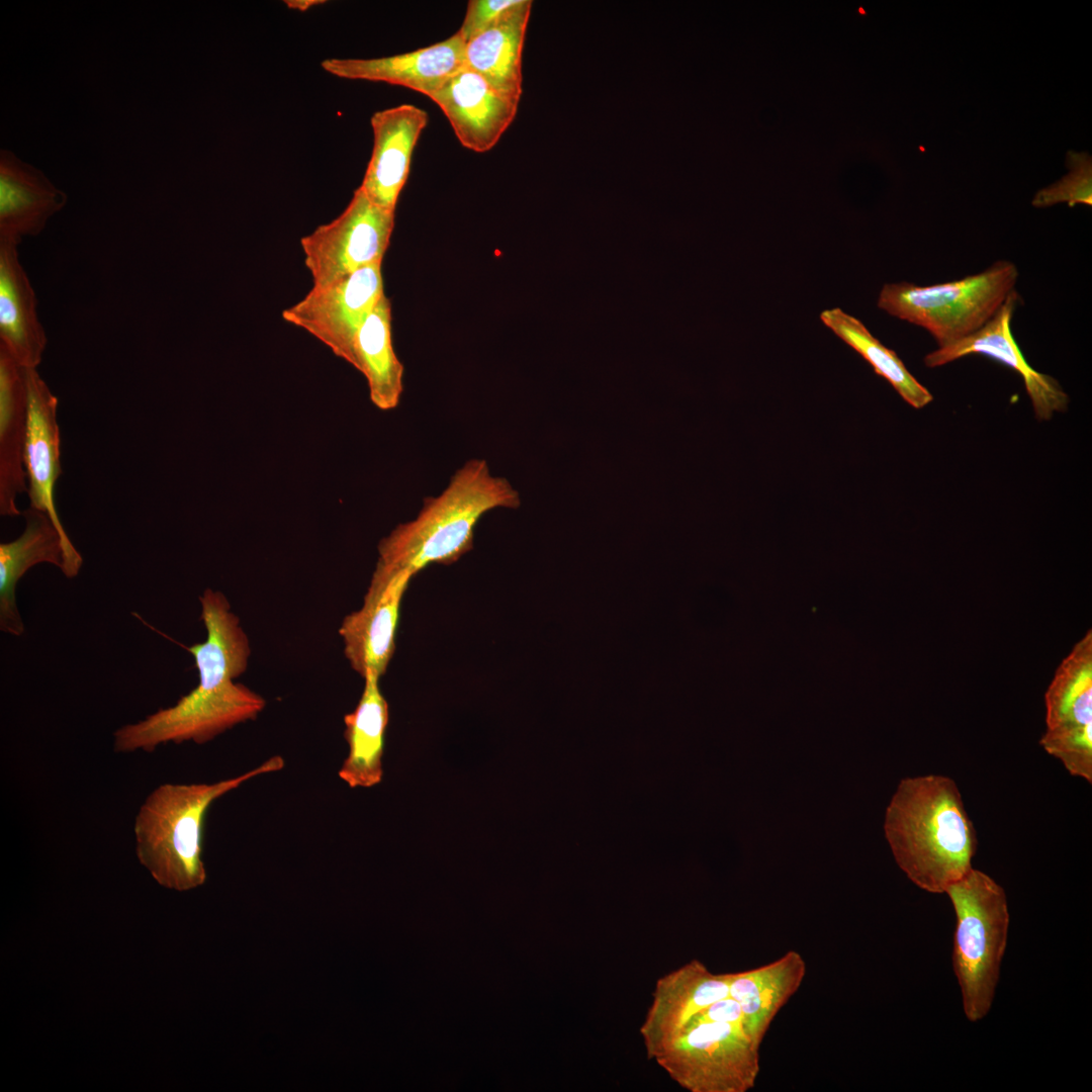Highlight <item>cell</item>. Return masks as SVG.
<instances>
[{"instance_id":"20","label":"cell","mask_w":1092,"mask_h":1092,"mask_svg":"<svg viewBox=\"0 0 1092 1092\" xmlns=\"http://www.w3.org/2000/svg\"><path fill=\"white\" fill-rule=\"evenodd\" d=\"M27 411L26 368L0 346V514L5 517L21 514L16 500L27 491Z\"/></svg>"},{"instance_id":"5","label":"cell","mask_w":1092,"mask_h":1092,"mask_svg":"<svg viewBox=\"0 0 1092 1092\" xmlns=\"http://www.w3.org/2000/svg\"><path fill=\"white\" fill-rule=\"evenodd\" d=\"M1018 269L997 261L986 270L962 279L920 286L887 283L877 305L887 313L926 330L938 347L979 330L1015 290Z\"/></svg>"},{"instance_id":"8","label":"cell","mask_w":1092,"mask_h":1092,"mask_svg":"<svg viewBox=\"0 0 1092 1092\" xmlns=\"http://www.w3.org/2000/svg\"><path fill=\"white\" fill-rule=\"evenodd\" d=\"M395 211L372 203L358 187L344 211L300 240L313 287L328 286L366 266L382 262Z\"/></svg>"},{"instance_id":"4","label":"cell","mask_w":1092,"mask_h":1092,"mask_svg":"<svg viewBox=\"0 0 1092 1092\" xmlns=\"http://www.w3.org/2000/svg\"><path fill=\"white\" fill-rule=\"evenodd\" d=\"M957 923L952 967L966 1017L977 1022L992 1007L1006 949L1009 912L1004 889L974 868L945 892Z\"/></svg>"},{"instance_id":"17","label":"cell","mask_w":1092,"mask_h":1092,"mask_svg":"<svg viewBox=\"0 0 1092 1092\" xmlns=\"http://www.w3.org/2000/svg\"><path fill=\"white\" fill-rule=\"evenodd\" d=\"M464 48L456 31L445 40L413 52L374 59H327L321 66L339 78L385 82L429 97L465 67Z\"/></svg>"},{"instance_id":"2","label":"cell","mask_w":1092,"mask_h":1092,"mask_svg":"<svg viewBox=\"0 0 1092 1092\" xmlns=\"http://www.w3.org/2000/svg\"><path fill=\"white\" fill-rule=\"evenodd\" d=\"M519 505L506 478L493 476L485 460L471 459L441 494L425 498L415 520L380 541L376 569L413 577L430 564H452L472 549L474 528L485 513Z\"/></svg>"},{"instance_id":"18","label":"cell","mask_w":1092,"mask_h":1092,"mask_svg":"<svg viewBox=\"0 0 1092 1092\" xmlns=\"http://www.w3.org/2000/svg\"><path fill=\"white\" fill-rule=\"evenodd\" d=\"M68 197L37 168L8 150L0 152V242L18 246L37 236Z\"/></svg>"},{"instance_id":"11","label":"cell","mask_w":1092,"mask_h":1092,"mask_svg":"<svg viewBox=\"0 0 1092 1092\" xmlns=\"http://www.w3.org/2000/svg\"><path fill=\"white\" fill-rule=\"evenodd\" d=\"M28 411L24 466L29 507L50 516L61 534L68 578L76 577L83 558L63 527L55 504V486L62 474L61 437L57 421L58 398L36 369H26Z\"/></svg>"},{"instance_id":"26","label":"cell","mask_w":1092,"mask_h":1092,"mask_svg":"<svg viewBox=\"0 0 1092 1092\" xmlns=\"http://www.w3.org/2000/svg\"><path fill=\"white\" fill-rule=\"evenodd\" d=\"M355 368L366 377L372 403L382 411L397 406L403 390V365L391 340V303L382 294L355 341Z\"/></svg>"},{"instance_id":"21","label":"cell","mask_w":1092,"mask_h":1092,"mask_svg":"<svg viewBox=\"0 0 1092 1092\" xmlns=\"http://www.w3.org/2000/svg\"><path fill=\"white\" fill-rule=\"evenodd\" d=\"M807 966L803 956L789 950L779 959L742 972L730 973L729 996L743 1016V1029L760 1048L772 1020L801 987Z\"/></svg>"},{"instance_id":"3","label":"cell","mask_w":1092,"mask_h":1092,"mask_svg":"<svg viewBox=\"0 0 1092 1092\" xmlns=\"http://www.w3.org/2000/svg\"><path fill=\"white\" fill-rule=\"evenodd\" d=\"M274 755L238 777L215 783L171 784L155 788L138 810L133 823L135 853L164 888L189 891L204 884L202 831L211 804L256 777L284 767Z\"/></svg>"},{"instance_id":"12","label":"cell","mask_w":1092,"mask_h":1092,"mask_svg":"<svg viewBox=\"0 0 1092 1092\" xmlns=\"http://www.w3.org/2000/svg\"><path fill=\"white\" fill-rule=\"evenodd\" d=\"M1018 298L1015 289L984 326L954 343L928 353L924 363L929 368H935L974 354L993 358L1022 377L1035 417L1039 421H1046L1055 413L1067 410L1069 396L1057 379L1030 367L1016 344L1011 332V320Z\"/></svg>"},{"instance_id":"30","label":"cell","mask_w":1092,"mask_h":1092,"mask_svg":"<svg viewBox=\"0 0 1092 1092\" xmlns=\"http://www.w3.org/2000/svg\"><path fill=\"white\" fill-rule=\"evenodd\" d=\"M702 1021L724 1022L741 1025L743 1027V1016L740 1005L730 996L720 999L709 1005L700 1014L696 1015L690 1021L689 1025Z\"/></svg>"},{"instance_id":"9","label":"cell","mask_w":1092,"mask_h":1092,"mask_svg":"<svg viewBox=\"0 0 1092 1092\" xmlns=\"http://www.w3.org/2000/svg\"><path fill=\"white\" fill-rule=\"evenodd\" d=\"M1040 745L1073 776L1092 781V632L1058 666L1045 695Z\"/></svg>"},{"instance_id":"25","label":"cell","mask_w":1092,"mask_h":1092,"mask_svg":"<svg viewBox=\"0 0 1092 1092\" xmlns=\"http://www.w3.org/2000/svg\"><path fill=\"white\" fill-rule=\"evenodd\" d=\"M379 677L367 673L364 689L355 710L344 717V737L349 752L339 769V777L350 788H371L383 777L384 735L389 719L388 704Z\"/></svg>"},{"instance_id":"23","label":"cell","mask_w":1092,"mask_h":1092,"mask_svg":"<svg viewBox=\"0 0 1092 1092\" xmlns=\"http://www.w3.org/2000/svg\"><path fill=\"white\" fill-rule=\"evenodd\" d=\"M532 1L518 4L489 27L465 42V68L479 74L500 93L520 100L522 53Z\"/></svg>"},{"instance_id":"22","label":"cell","mask_w":1092,"mask_h":1092,"mask_svg":"<svg viewBox=\"0 0 1092 1092\" xmlns=\"http://www.w3.org/2000/svg\"><path fill=\"white\" fill-rule=\"evenodd\" d=\"M22 515L23 533L0 544V630L13 636L24 632L16 604L17 582L36 564L49 563L61 571L65 565L62 537L50 516L30 507Z\"/></svg>"},{"instance_id":"15","label":"cell","mask_w":1092,"mask_h":1092,"mask_svg":"<svg viewBox=\"0 0 1092 1092\" xmlns=\"http://www.w3.org/2000/svg\"><path fill=\"white\" fill-rule=\"evenodd\" d=\"M429 98L441 108L461 145L476 153H485L497 144L513 122L520 101L465 67Z\"/></svg>"},{"instance_id":"14","label":"cell","mask_w":1092,"mask_h":1092,"mask_svg":"<svg viewBox=\"0 0 1092 1092\" xmlns=\"http://www.w3.org/2000/svg\"><path fill=\"white\" fill-rule=\"evenodd\" d=\"M411 578L375 568L362 607L347 615L339 628L345 657L362 677L381 676L387 669L395 650L400 602Z\"/></svg>"},{"instance_id":"31","label":"cell","mask_w":1092,"mask_h":1092,"mask_svg":"<svg viewBox=\"0 0 1092 1092\" xmlns=\"http://www.w3.org/2000/svg\"><path fill=\"white\" fill-rule=\"evenodd\" d=\"M323 0H288L285 1L286 5L295 10L305 11L314 5L324 3Z\"/></svg>"},{"instance_id":"28","label":"cell","mask_w":1092,"mask_h":1092,"mask_svg":"<svg viewBox=\"0 0 1092 1092\" xmlns=\"http://www.w3.org/2000/svg\"><path fill=\"white\" fill-rule=\"evenodd\" d=\"M1066 165L1069 173L1061 180L1038 190L1031 204L1034 207H1050L1058 203L1067 202L1073 207L1076 204L1092 205V159L1086 152L1069 151Z\"/></svg>"},{"instance_id":"6","label":"cell","mask_w":1092,"mask_h":1092,"mask_svg":"<svg viewBox=\"0 0 1092 1092\" xmlns=\"http://www.w3.org/2000/svg\"><path fill=\"white\" fill-rule=\"evenodd\" d=\"M265 706V699L243 684L198 682L175 705L117 728L113 749L119 753L152 752L170 742L203 744L238 724L256 719Z\"/></svg>"},{"instance_id":"16","label":"cell","mask_w":1092,"mask_h":1092,"mask_svg":"<svg viewBox=\"0 0 1092 1092\" xmlns=\"http://www.w3.org/2000/svg\"><path fill=\"white\" fill-rule=\"evenodd\" d=\"M428 113L413 104L376 111L371 116L373 150L359 188L375 205L395 211Z\"/></svg>"},{"instance_id":"24","label":"cell","mask_w":1092,"mask_h":1092,"mask_svg":"<svg viewBox=\"0 0 1092 1092\" xmlns=\"http://www.w3.org/2000/svg\"><path fill=\"white\" fill-rule=\"evenodd\" d=\"M199 602L206 638L184 648L194 659L200 681L234 680L248 667L251 654L248 636L221 592L206 588Z\"/></svg>"},{"instance_id":"29","label":"cell","mask_w":1092,"mask_h":1092,"mask_svg":"<svg viewBox=\"0 0 1092 1092\" xmlns=\"http://www.w3.org/2000/svg\"><path fill=\"white\" fill-rule=\"evenodd\" d=\"M519 0H470L458 33L464 42L496 22Z\"/></svg>"},{"instance_id":"7","label":"cell","mask_w":1092,"mask_h":1092,"mask_svg":"<svg viewBox=\"0 0 1092 1092\" xmlns=\"http://www.w3.org/2000/svg\"><path fill=\"white\" fill-rule=\"evenodd\" d=\"M654 1060L690 1092H747L760 1071L759 1046L724 1022L690 1024Z\"/></svg>"},{"instance_id":"1","label":"cell","mask_w":1092,"mask_h":1092,"mask_svg":"<svg viewBox=\"0 0 1092 1092\" xmlns=\"http://www.w3.org/2000/svg\"><path fill=\"white\" fill-rule=\"evenodd\" d=\"M884 829L900 869L926 892L944 893L973 869L976 831L950 778L902 780L887 808Z\"/></svg>"},{"instance_id":"27","label":"cell","mask_w":1092,"mask_h":1092,"mask_svg":"<svg viewBox=\"0 0 1092 1092\" xmlns=\"http://www.w3.org/2000/svg\"><path fill=\"white\" fill-rule=\"evenodd\" d=\"M822 323L856 351L911 406L921 408L932 401L931 392L906 368L897 354L874 337L858 318L839 307L820 313Z\"/></svg>"},{"instance_id":"13","label":"cell","mask_w":1092,"mask_h":1092,"mask_svg":"<svg viewBox=\"0 0 1092 1092\" xmlns=\"http://www.w3.org/2000/svg\"><path fill=\"white\" fill-rule=\"evenodd\" d=\"M730 973H712L692 960L660 977L639 1028L648 1059H655L690 1021L712 1003L729 996Z\"/></svg>"},{"instance_id":"19","label":"cell","mask_w":1092,"mask_h":1092,"mask_svg":"<svg viewBox=\"0 0 1092 1092\" xmlns=\"http://www.w3.org/2000/svg\"><path fill=\"white\" fill-rule=\"evenodd\" d=\"M17 247L0 242V346L22 367L36 369L48 340Z\"/></svg>"},{"instance_id":"10","label":"cell","mask_w":1092,"mask_h":1092,"mask_svg":"<svg viewBox=\"0 0 1092 1092\" xmlns=\"http://www.w3.org/2000/svg\"><path fill=\"white\" fill-rule=\"evenodd\" d=\"M381 263L328 286H312L302 299L282 311V318L305 330L355 367L357 334L384 294Z\"/></svg>"}]
</instances>
